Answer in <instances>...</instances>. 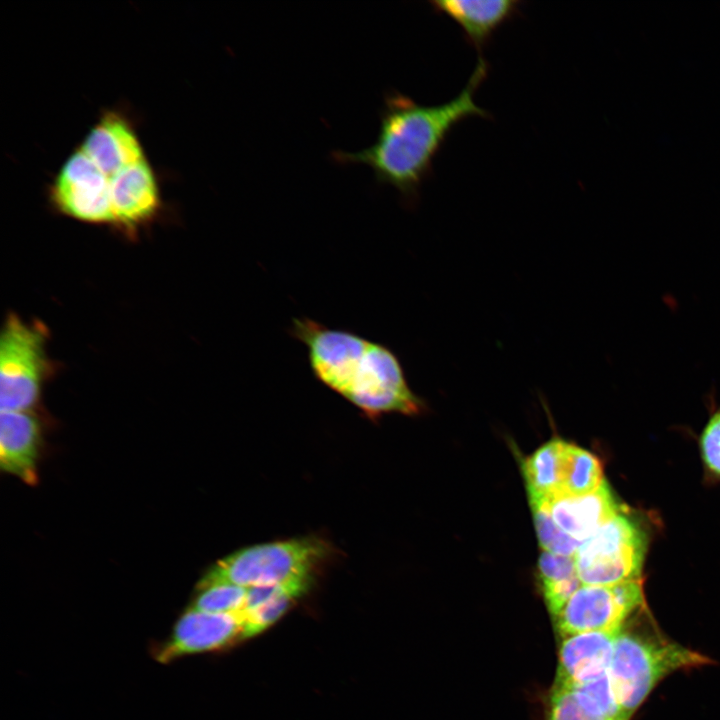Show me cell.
<instances>
[{
	"mask_svg": "<svg viewBox=\"0 0 720 720\" xmlns=\"http://www.w3.org/2000/svg\"><path fill=\"white\" fill-rule=\"evenodd\" d=\"M486 75L487 64L480 57L465 88L439 105H422L396 91L386 94L376 141L356 152L334 151L332 158L341 164L368 166L378 183L394 187L408 204H414L452 129L470 117H489L474 100Z\"/></svg>",
	"mask_w": 720,
	"mask_h": 720,
	"instance_id": "obj_1",
	"label": "cell"
},
{
	"mask_svg": "<svg viewBox=\"0 0 720 720\" xmlns=\"http://www.w3.org/2000/svg\"><path fill=\"white\" fill-rule=\"evenodd\" d=\"M288 332L307 347L313 376L368 418L414 416L425 409L398 357L384 344L308 317L294 318Z\"/></svg>",
	"mask_w": 720,
	"mask_h": 720,
	"instance_id": "obj_2",
	"label": "cell"
},
{
	"mask_svg": "<svg viewBox=\"0 0 720 720\" xmlns=\"http://www.w3.org/2000/svg\"><path fill=\"white\" fill-rule=\"evenodd\" d=\"M708 662L705 656L678 643L623 626L614 642L609 676L617 702L629 719L666 675Z\"/></svg>",
	"mask_w": 720,
	"mask_h": 720,
	"instance_id": "obj_3",
	"label": "cell"
},
{
	"mask_svg": "<svg viewBox=\"0 0 720 720\" xmlns=\"http://www.w3.org/2000/svg\"><path fill=\"white\" fill-rule=\"evenodd\" d=\"M328 553L327 543L314 537L259 544L218 561L200 583L224 582L248 588L313 578Z\"/></svg>",
	"mask_w": 720,
	"mask_h": 720,
	"instance_id": "obj_4",
	"label": "cell"
},
{
	"mask_svg": "<svg viewBox=\"0 0 720 720\" xmlns=\"http://www.w3.org/2000/svg\"><path fill=\"white\" fill-rule=\"evenodd\" d=\"M0 336L1 412L28 411L37 402L51 370L46 327L10 313Z\"/></svg>",
	"mask_w": 720,
	"mask_h": 720,
	"instance_id": "obj_5",
	"label": "cell"
},
{
	"mask_svg": "<svg viewBox=\"0 0 720 720\" xmlns=\"http://www.w3.org/2000/svg\"><path fill=\"white\" fill-rule=\"evenodd\" d=\"M646 536L618 513L584 541L574 557L582 585L607 586L640 579Z\"/></svg>",
	"mask_w": 720,
	"mask_h": 720,
	"instance_id": "obj_6",
	"label": "cell"
},
{
	"mask_svg": "<svg viewBox=\"0 0 720 720\" xmlns=\"http://www.w3.org/2000/svg\"><path fill=\"white\" fill-rule=\"evenodd\" d=\"M644 603L640 579L614 585H581L554 616L562 637L595 631H619Z\"/></svg>",
	"mask_w": 720,
	"mask_h": 720,
	"instance_id": "obj_7",
	"label": "cell"
},
{
	"mask_svg": "<svg viewBox=\"0 0 720 720\" xmlns=\"http://www.w3.org/2000/svg\"><path fill=\"white\" fill-rule=\"evenodd\" d=\"M50 197L66 216L87 223L112 224L109 179L79 148L59 170Z\"/></svg>",
	"mask_w": 720,
	"mask_h": 720,
	"instance_id": "obj_8",
	"label": "cell"
},
{
	"mask_svg": "<svg viewBox=\"0 0 720 720\" xmlns=\"http://www.w3.org/2000/svg\"><path fill=\"white\" fill-rule=\"evenodd\" d=\"M243 615L206 613L188 608L178 619L169 638L156 649L161 663L179 657L224 648L242 640Z\"/></svg>",
	"mask_w": 720,
	"mask_h": 720,
	"instance_id": "obj_9",
	"label": "cell"
},
{
	"mask_svg": "<svg viewBox=\"0 0 720 720\" xmlns=\"http://www.w3.org/2000/svg\"><path fill=\"white\" fill-rule=\"evenodd\" d=\"M112 225L128 235L149 224L160 209L155 174L147 159L109 178Z\"/></svg>",
	"mask_w": 720,
	"mask_h": 720,
	"instance_id": "obj_10",
	"label": "cell"
},
{
	"mask_svg": "<svg viewBox=\"0 0 720 720\" xmlns=\"http://www.w3.org/2000/svg\"><path fill=\"white\" fill-rule=\"evenodd\" d=\"M109 179L145 158L130 122L116 112H107L91 128L79 147Z\"/></svg>",
	"mask_w": 720,
	"mask_h": 720,
	"instance_id": "obj_11",
	"label": "cell"
},
{
	"mask_svg": "<svg viewBox=\"0 0 720 720\" xmlns=\"http://www.w3.org/2000/svg\"><path fill=\"white\" fill-rule=\"evenodd\" d=\"M619 631L585 632L562 637L555 686L571 687L608 672Z\"/></svg>",
	"mask_w": 720,
	"mask_h": 720,
	"instance_id": "obj_12",
	"label": "cell"
},
{
	"mask_svg": "<svg viewBox=\"0 0 720 720\" xmlns=\"http://www.w3.org/2000/svg\"><path fill=\"white\" fill-rule=\"evenodd\" d=\"M549 509L555 523L581 544L619 513V505L605 480L589 494L550 499Z\"/></svg>",
	"mask_w": 720,
	"mask_h": 720,
	"instance_id": "obj_13",
	"label": "cell"
},
{
	"mask_svg": "<svg viewBox=\"0 0 720 720\" xmlns=\"http://www.w3.org/2000/svg\"><path fill=\"white\" fill-rule=\"evenodd\" d=\"M39 440V422L29 411L1 412L0 465L2 470L27 483H34Z\"/></svg>",
	"mask_w": 720,
	"mask_h": 720,
	"instance_id": "obj_14",
	"label": "cell"
},
{
	"mask_svg": "<svg viewBox=\"0 0 720 720\" xmlns=\"http://www.w3.org/2000/svg\"><path fill=\"white\" fill-rule=\"evenodd\" d=\"M433 9L452 19L460 26L466 39L478 50L490 40L493 33L519 10L517 0H435Z\"/></svg>",
	"mask_w": 720,
	"mask_h": 720,
	"instance_id": "obj_15",
	"label": "cell"
},
{
	"mask_svg": "<svg viewBox=\"0 0 720 720\" xmlns=\"http://www.w3.org/2000/svg\"><path fill=\"white\" fill-rule=\"evenodd\" d=\"M565 445V441L553 439L541 446L523 463L529 500H550L560 495Z\"/></svg>",
	"mask_w": 720,
	"mask_h": 720,
	"instance_id": "obj_16",
	"label": "cell"
},
{
	"mask_svg": "<svg viewBox=\"0 0 720 720\" xmlns=\"http://www.w3.org/2000/svg\"><path fill=\"white\" fill-rule=\"evenodd\" d=\"M603 481L600 461L590 452L566 442L559 496L589 494L597 490Z\"/></svg>",
	"mask_w": 720,
	"mask_h": 720,
	"instance_id": "obj_17",
	"label": "cell"
},
{
	"mask_svg": "<svg viewBox=\"0 0 720 720\" xmlns=\"http://www.w3.org/2000/svg\"><path fill=\"white\" fill-rule=\"evenodd\" d=\"M563 688L570 689L579 702L595 715L609 720H629L617 702L609 671L585 682Z\"/></svg>",
	"mask_w": 720,
	"mask_h": 720,
	"instance_id": "obj_18",
	"label": "cell"
},
{
	"mask_svg": "<svg viewBox=\"0 0 720 720\" xmlns=\"http://www.w3.org/2000/svg\"><path fill=\"white\" fill-rule=\"evenodd\" d=\"M247 587L224 582L200 583L191 609L206 613H240L247 597Z\"/></svg>",
	"mask_w": 720,
	"mask_h": 720,
	"instance_id": "obj_19",
	"label": "cell"
},
{
	"mask_svg": "<svg viewBox=\"0 0 720 720\" xmlns=\"http://www.w3.org/2000/svg\"><path fill=\"white\" fill-rule=\"evenodd\" d=\"M536 532L544 551L574 556L581 543L565 533L553 520L549 499H530Z\"/></svg>",
	"mask_w": 720,
	"mask_h": 720,
	"instance_id": "obj_20",
	"label": "cell"
},
{
	"mask_svg": "<svg viewBox=\"0 0 720 720\" xmlns=\"http://www.w3.org/2000/svg\"><path fill=\"white\" fill-rule=\"evenodd\" d=\"M292 595L281 596L265 602L253 609L242 611V639L253 637L279 620L297 600Z\"/></svg>",
	"mask_w": 720,
	"mask_h": 720,
	"instance_id": "obj_21",
	"label": "cell"
},
{
	"mask_svg": "<svg viewBox=\"0 0 720 720\" xmlns=\"http://www.w3.org/2000/svg\"><path fill=\"white\" fill-rule=\"evenodd\" d=\"M547 720H609L588 711L574 693L563 687L554 686L550 697Z\"/></svg>",
	"mask_w": 720,
	"mask_h": 720,
	"instance_id": "obj_22",
	"label": "cell"
},
{
	"mask_svg": "<svg viewBox=\"0 0 720 720\" xmlns=\"http://www.w3.org/2000/svg\"><path fill=\"white\" fill-rule=\"evenodd\" d=\"M538 576L541 588L578 577L574 557L543 551L539 557Z\"/></svg>",
	"mask_w": 720,
	"mask_h": 720,
	"instance_id": "obj_23",
	"label": "cell"
},
{
	"mask_svg": "<svg viewBox=\"0 0 720 720\" xmlns=\"http://www.w3.org/2000/svg\"><path fill=\"white\" fill-rule=\"evenodd\" d=\"M700 440L705 464L720 475V410L710 418Z\"/></svg>",
	"mask_w": 720,
	"mask_h": 720,
	"instance_id": "obj_24",
	"label": "cell"
}]
</instances>
